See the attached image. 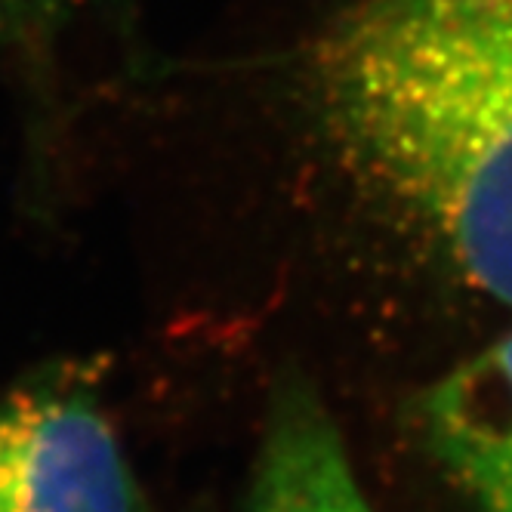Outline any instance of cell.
Returning <instances> with one entry per match:
<instances>
[{
    "label": "cell",
    "mask_w": 512,
    "mask_h": 512,
    "mask_svg": "<svg viewBox=\"0 0 512 512\" xmlns=\"http://www.w3.org/2000/svg\"><path fill=\"white\" fill-rule=\"evenodd\" d=\"M309 96L355 192L512 309V0H355L315 47Z\"/></svg>",
    "instance_id": "obj_1"
},
{
    "label": "cell",
    "mask_w": 512,
    "mask_h": 512,
    "mask_svg": "<svg viewBox=\"0 0 512 512\" xmlns=\"http://www.w3.org/2000/svg\"><path fill=\"white\" fill-rule=\"evenodd\" d=\"M0 512H145L90 392L56 380L0 398Z\"/></svg>",
    "instance_id": "obj_2"
},
{
    "label": "cell",
    "mask_w": 512,
    "mask_h": 512,
    "mask_svg": "<svg viewBox=\"0 0 512 512\" xmlns=\"http://www.w3.org/2000/svg\"><path fill=\"white\" fill-rule=\"evenodd\" d=\"M432 457L479 512H512V334L460 361L423 398Z\"/></svg>",
    "instance_id": "obj_3"
},
{
    "label": "cell",
    "mask_w": 512,
    "mask_h": 512,
    "mask_svg": "<svg viewBox=\"0 0 512 512\" xmlns=\"http://www.w3.org/2000/svg\"><path fill=\"white\" fill-rule=\"evenodd\" d=\"M244 512H374L331 414L306 386L275 398Z\"/></svg>",
    "instance_id": "obj_4"
},
{
    "label": "cell",
    "mask_w": 512,
    "mask_h": 512,
    "mask_svg": "<svg viewBox=\"0 0 512 512\" xmlns=\"http://www.w3.org/2000/svg\"><path fill=\"white\" fill-rule=\"evenodd\" d=\"M71 0H0V44L31 41L53 31Z\"/></svg>",
    "instance_id": "obj_5"
}]
</instances>
